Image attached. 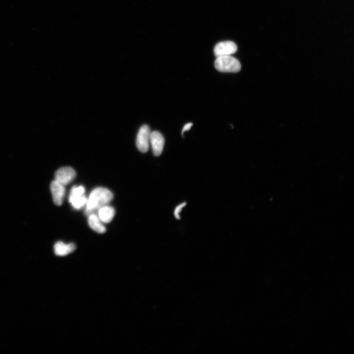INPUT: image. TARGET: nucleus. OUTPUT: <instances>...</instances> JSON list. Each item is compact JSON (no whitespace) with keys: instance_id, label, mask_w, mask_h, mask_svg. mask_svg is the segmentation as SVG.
Segmentation results:
<instances>
[{"instance_id":"1","label":"nucleus","mask_w":354,"mask_h":354,"mask_svg":"<svg viewBox=\"0 0 354 354\" xmlns=\"http://www.w3.org/2000/svg\"><path fill=\"white\" fill-rule=\"evenodd\" d=\"M113 198V193L109 189L103 187L94 189L88 199L85 214L88 216L95 213L101 207L108 205Z\"/></svg>"},{"instance_id":"2","label":"nucleus","mask_w":354,"mask_h":354,"mask_svg":"<svg viewBox=\"0 0 354 354\" xmlns=\"http://www.w3.org/2000/svg\"><path fill=\"white\" fill-rule=\"evenodd\" d=\"M215 68L222 72L236 73L241 69L240 62L231 56H222L217 57L214 62Z\"/></svg>"},{"instance_id":"3","label":"nucleus","mask_w":354,"mask_h":354,"mask_svg":"<svg viewBox=\"0 0 354 354\" xmlns=\"http://www.w3.org/2000/svg\"><path fill=\"white\" fill-rule=\"evenodd\" d=\"M150 130L147 125H143L140 128L137 134L136 145L138 149L142 152H146L149 148Z\"/></svg>"},{"instance_id":"4","label":"nucleus","mask_w":354,"mask_h":354,"mask_svg":"<svg viewBox=\"0 0 354 354\" xmlns=\"http://www.w3.org/2000/svg\"><path fill=\"white\" fill-rule=\"evenodd\" d=\"M75 177L76 172L70 167L60 168L55 173V180L64 186L70 183Z\"/></svg>"},{"instance_id":"5","label":"nucleus","mask_w":354,"mask_h":354,"mask_svg":"<svg viewBox=\"0 0 354 354\" xmlns=\"http://www.w3.org/2000/svg\"><path fill=\"white\" fill-rule=\"evenodd\" d=\"M237 50L236 45L231 41H225L217 43L214 48V54L216 57L222 56H231Z\"/></svg>"},{"instance_id":"6","label":"nucleus","mask_w":354,"mask_h":354,"mask_svg":"<svg viewBox=\"0 0 354 354\" xmlns=\"http://www.w3.org/2000/svg\"><path fill=\"white\" fill-rule=\"evenodd\" d=\"M50 190L54 204L58 206H61L65 192L64 185L54 180L50 184Z\"/></svg>"},{"instance_id":"7","label":"nucleus","mask_w":354,"mask_h":354,"mask_svg":"<svg viewBox=\"0 0 354 354\" xmlns=\"http://www.w3.org/2000/svg\"><path fill=\"white\" fill-rule=\"evenodd\" d=\"M149 141L154 155L159 156L162 152L165 143L163 136L158 131H154L150 133Z\"/></svg>"},{"instance_id":"8","label":"nucleus","mask_w":354,"mask_h":354,"mask_svg":"<svg viewBox=\"0 0 354 354\" xmlns=\"http://www.w3.org/2000/svg\"><path fill=\"white\" fill-rule=\"evenodd\" d=\"M76 248V245L73 243L65 244L62 241L57 242L54 247L55 253L60 256L67 255L73 252Z\"/></svg>"},{"instance_id":"9","label":"nucleus","mask_w":354,"mask_h":354,"mask_svg":"<svg viewBox=\"0 0 354 354\" xmlns=\"http://www.w3.org/2000/svg\"><path fill=\"white\" fill-rule=\"evenodd\" d=\"M98 213L100 220L105 223H108L113 219L115 211L113 207L106 205L99 209Z\"/></svg>"},{"instance_id":"10","label":"nucleus","mask_w":354,"mask_h":354,"mask_svg":"<svg viewBox=\"0 0 354 354\" xmlns=\"http://www.w3.org/2000/svg\"><path fill=\"white\" fill-rule=\"evenodd\" d=\"M101 222L96 214L93 213L88 215L89 226L92 230L99 234H103L106 232V228Z\"/></svg>"},{"instance_id":"11","label":"nucleus","mask_w":354,"mask_h":354,"mask_svg":"<svg viewBox=\"0 0 354 354\" xmlns=\"http://www.w3.org/2000/svg\"><path fill=\"white\" fill-rule=\"evenodd\" d=\"M88 199L84 194L78 195L70 194L69 196V202L76 209H80L86 205Z\"/></svg>"},{"instance_id":"12","label":"nucleus","mask_w":354,"mask_h":354,"mask_svg":"<svg viewBox=\"0 0 354 354\" xmlns=\"http://www.w3.org/2000/svg\"><path fill=\"white\" fill-rule=\"evenodd\" d=\"M85 192V190L83 186H74L71 188L70 194L81 195L84 194Z\"/></svg>"},{"instance_id":"13","label":"nucleus","mask_w":354,"mask_h":354,"mask_svg":"<svg viewBox=\"0 0 354 354\" xmlns=\"http://www.w3.org/2000/svg\"><path fill=\"white\" fill-rule=\"evenodd\" d=\"M186 205L185 203H183L182 204H180L178 206H177L174 211V215L176 217L177 219H179V213L180 212V211L182 210V208Z\"/></svg>"},{"instance_id":"14","label":"nucleus","mask_w":354,"mask_h":354,"mask_svg":"<svg viewBox=\"0 0 354 354\" xmlns=\"http://www.w3.org/2000/svg\"><path fill=\"white\" fill-rule=\"evenodd\" d=\"M192 125H193V123H192V122H189V123H186V124H185L184 126H183L182 131H181L182 136H183V134H184V133L185 132L189 130L190 129L191 127L192 126Z\"/></svg>"}]
</instances>
